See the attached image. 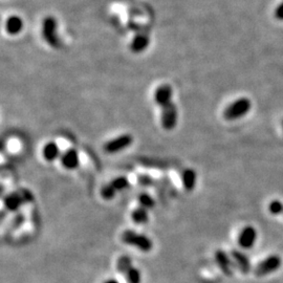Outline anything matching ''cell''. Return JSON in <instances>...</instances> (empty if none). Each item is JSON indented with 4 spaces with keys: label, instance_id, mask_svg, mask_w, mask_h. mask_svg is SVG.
Here are the masks:
<instances>
[{
    "label": "cell",
    "instance_id": "1",
    "mask_svg": "<svg viewBox=\"0 0 283 283\" xmlns=\"http://www.w3.org/2000/svg\"><path fill=\"white\" fill-rule=\"evenodd\" d=\"M252 108V102L248 98H240L231 103L223 111V118L228 121H234L248 115Z\"/></svg>",
    "mask_w": 283,
    "mask_h": 283
},
{
    "label": "cell",
    "instance_id": "2",
    "mask_svg": "<svg viewBox=\"0 0 283 283\" xmlns=\"http://www.w3.org/2000/svg\"><path fill=\"white\" fill-rule=\"evenodd\" d=\"M122 240L124 243L134 245L142 252H149L152 250L153 243L146 235L138 234L132 230H126L122 234Z\"/></svg>",
    "mask_w": 283,
    "mask_h": 283
},
{
    "label": "cell",
    "instance_id": "3",
    "mask_svg": "<svg viewBox=\"0 0 283 283\" xmlns=\"http://www.w3.org/2000/svg\"><path fill=\"white\" fill-rule=\"evenodd\" d=\"M42 37L43 39L47 42L48 45L54 48L61 47L62 43L58 34H57V20L54 17L48 16L43 20Z\"/></svg>",
    "mask_w": 283,
    "mask_h": 283
},
{
    "label": "cell",
    "instance_id": "4",
    "mask_svg": "<svg viewBox=\"0 0 283 283\" xmlns=\"http://www.w3.org/2000/svg\"><path fill=\"white\" fill-rule=\"evenodd\" d=\"M33 200V195L28 190H22L20 192H13L4 197V206L6 209L12 212L17 211L24 203Z\"/></svg>",
    "mask_w": 283,
    "mask_h": 283
},
{
    "label": "cell",
    "instance_id": "5",
    "mask_svg": "<svg viewBox=\"0 0 283 283\" xmlns=\"http://www.w3.org/2000/svg\"><path fill=\"white\" fill-rule=\"evenodd\" d=\"M178 117L179 110L175 104L170 103L169 105L163 107L161 117L163 128L166 130H172L178 123Z\"/></svg>",
    "mask_w": 283,
    "mask_h": 283
},
{
    "label": "cell",
    "instance_id": "6",
    "mask_svg": "<svg viewBox=\"0 0 283 283\" xmlns=\"http://www.w3.org/2000/svg\"><path fill=\"white\" fill-rule=\"evenodd\" d=\"M134 142V137L130 134H122L113 140L107 142L104 146V150L107 153H117L126 148H128Z\"/></svg>",
    "mask_w": 283,
    "mask_h": 283
},
{
    "label": "cell",
    "instance_id": "7",
    "mask_svg": "<svg viewBox=\"0 0 283 283\" xmlns=\"http://www.w3.org/2000/svg\"><path fill=\"white\" fill-rule=\"evenodd\" d=\"M282 260L279 256L272 255L268 257L267 259H264L262 262H260L255 268V274L257 276H266L270 273L275 272L281 267Z\"/></svg>",
    "mask_w": 283,
    "mask_h": 283
},
{
    "label": "cell",
    "instance_id": "8",
    "mask_svg": "<svg viewBox=\"0 0 283 283\" xmlns=\"http://www.w3.org/2000/svg\"><path fill=\"white\" fill-rule=\"evenodd\" d=\"M257 239V232L255 228L251 225L245 226V228L242 229L238 237V243L243 249H251L254 247V244L256 242Z\"/></svg>",
    "mask_w": 283,
    "mask_h": 283
},
{
    "label": "cell",
    "instance_id": "9",
    "mask_svg": "<svg viewBox=\"0 0 283 283\" xmlns=\"http://www.w3.org/2000/svg\"><path fill=\"white\" fill-rule=\"evenodd\" d=\"M172 87L168 84H163L156 88L154 93L155 103L161 106L162 108L170 103H172Z\"/></svg>",
    "mask_w": 283,
    "mask_h": 283
},
{
    "label": "cell",
    "instance_id": "10",
    "mask_svg": "<svg viewBox=\"0 0 283 283\" xmlns=\"http://www.w3.org/2000/svg\"><path fill=\"white\" fill-rule=\"evenodd\" d=\"M61 163L67 170H74L80 165V156L75 149H68L61 155Z\"/></svg>",
    "mask_w": 283,
    "mask_h": 283
},
{
    "label": "cell",
    "instance_id": "11",
    "mask_svg": "<svg viewBox=\"0 0 283 283\" xmlns=\"http://www.w3.org/2000/svg\"><path fill=\"white\" fill-rule=\"evenodd\" d=\"M149 42H150L149 37L146 34L140 33L135 35L130 43L131 52L135 54H140L144 52V50H146V48L148 47Z\"/></svg>",
    "mask_w": 283,
    "mask_h": 283
},
{
    "label": "cell",
    "instance_id": "12",
    "mask_svg": "<svg viewBox=\"0 0 283 283\" xmlns=\"http://www.w3.org/2000/svg\"><path fill=\"white\" fill-rule=\"evenodd\" d=\"M5 30L6 33L15 36L18 35L23 29V21L19 16H11L5 21Z\"/></svg>",
    "mask_w": 283,
    "mask_h": 283
},
{
    "label": "cell",
    "instance_id": "13",
    "mask_svg": "<svg viewBox=\"0 0 283 283\" xmlns=\"http://www.w3.org/2000/svg\"><path fill=\"white\" fill-rule=\"evenodd\" d=\"M215 259L218 264V267L220 269L223 270V273L226 276H232L233 270H232V266H231V261L229 259L228 255H226L223 250H218L215 253Z\"/></svg>",
    "mask_w": 283,
    "mask_h": 283
},
{
    "label": "cell",
    "instance_id": "14",
    "mask_svg": "<svg viewBox=\"0 0 283 283\" xmlns=\"http://www.w3.org/2000/svg\"><path fill=\"white\" fill-rule=\"evenodd\" d=\"M42 154L44 159H45L47 162L56 161L61 154L58 144H57L56 142H48L45 146L43 147Z\"/></svg>",
    "mask_w": 283,
    "mask_h": 283
},
{
    "label": "cell",
    "instance_id": "15",
    "mask_svg": "<svg viewBox=\"0 0 283 283\" xmlns=\"http://www.w3.org/2000/svg\"><path fill=\"white\" fill-rule=\"evenodd\" d=\"M182 185H184L187 191H193L195 186H196L197 175L195 170L193 169H186L181 175Z\"/></svg>",
    "mask_w": 283,
    "mask_h": 283
},
{
    "label": "cell",
    "instance_id": "16",
    "mask_svg": "<svg viewBox=\"0 0 283 283\" xmlns=\"http://www.w3.org/2000/svg\"><path fill=\"white\" fill-rule=\"evenodd\" d=\"M232 256L234 258V260L236 261L237 267L239 269L241 270L243 274H248L251 269V264L249 258L245 256L243 253L239 251H232Z\"/></svg>",
    "mask_w": 283,
    "mask_h": 283
},
{
    "label": "cell",
    "instance_id": "17",
    "mask_svg": "<svg viewBox=\"0 0 283 283\" xmlns=\"http://www.w3.org/2000/svg\"><path fill=\"white\" fill-rule=\"evenodd\" d=\"M131 219L136 224H146L149 220L147 209L143 207H138L131 213Z\"/></svg>",
    "mask_w": 283,
    "mask_h": 283
},
{
    "label": "cell",
    "instance_id": "18",
    "mask_svg": "<svg viewBox=\"0 0 283 283\" xmlns=\"http://www.w3.org/2000/svg\"><path fill=\"white\" fill-rule=\"evenodd\" d=\"M132 268V260L129 256H122L117 262V268L119 273L125 274Z\"/></svg>",
    "mask_w": 283,
    "mask_h": 283
},
{
    "label": "cell",
    "instance_id": "19",
    "mask_svg": "<svg viewBox=\"0 0 283 283\" xmlns=\"http://www.w3.org/2000/svg\"><path fill=\"white\" fill-rule=\"evenodd\" d=\"M138 203H140V206L145 208V209H152L155 206V200L153 197L151 196L148 193H141L138 195Z\"/></svg>",
    "mask_w": 283,
    "mask_h": 283
},
{
    "label": "cell",
    "instance_id": "20",
    "mask_svg": "<svg viewBox=\"0 0 283 283\" xmlns=\"http://www.w3.org/2000/svg\"><path fill=\"white\" fill-rule=\"evenodd\" d=\"M110 184L117 191H123L129 187V180L125 176H119V178L113 179Z\"/></svg>",
    "mask_w": 283,
    "mask_h": 283
},
{
    "label": "cell",
    "instance_id": "21",
    "mask_svg": "<svg viewBox=\"0 0 283 283\" xmlns=\"http://www.w3.org/2000/svg\"><path fill=\"white\" fill-rule=\"evenodd\" d=\"M116 193H117V190L111 186V184L105 185L102 188V190H101V195H102V197L106 200H110L115 198Z\"/></svg>",
    "mask_w": 283,
    "mask_h": 283
},
{
    "label": "cell",
    "instance_id": "22",
    "mask_svg": "<svg viewBox=\"0 0 283 283\" xmlns=\"http://www.w3.org/2000/svg\"><path fill=\"white\" fill-rule=\"evenodd\" d=\"M126 276H127L129 283H141V273L136 268L132 267L128 272L126 273Z\"/></svg>",
    "mask_w": 283,
    "mask_h": 283
},
{
    "label": "cell",
    "instance_id": "23",
    "mask_svg": "<svg viewBox=\"0 0 283 283\" xmlns=\"http://www.w3.org/2000/svg\"><path fill=\"white\" fill-rule=\"evenodd\" d=\"M138 181H140V184L143 185V186H147V185H150L151 182H152V179H151L150 178H148V176H140V179H138Z\"/></svg>",
    "mask_w": 283,
    "mask_h": 283
},
{
    "label": "cell",
    "instance_id": "24",
    "mask_svg": "<svg viewBox=\"0 0 283 283\" xmlns=\"http://www.w3.org/2000/svg\"><path fill=\"white\" fill-rule=\"evenodd\" d=\"M276 17L282 20L283 19V2L279 5V8L276 10Z\"/></svg>",
    "mask_w": 283,
    "mask_h": 283
},
{
    "label": "cell",
    "instance_id": "25",
    "mask_svg": "<svg viewBox=\"0 0 283 283\" xmlns=\"http://www.w3.org/2000/svg\"><path fill=\"white\" fill-rule=\"evenodd\" d=\"M105 283H119V282L115 279H110V280H107Z\"/></svg>",
    "mask_w": 283,
    "mask_h": 283
},
{
    "label": "cell",
    "instance_id": "26",
    "mask_svg": "<svg viewBox=\"0 0 283 283\" xmlns=\"http://www.w3.org/2000/svg\"><path fill=\"white\" fill-rule=\"evenodd\" d=\"M280 215H283V207H282V209H281V212H280Z\"/></svg>",
    "mask_w": 283,
    "mask_h": 283
},
{
    "label": "cell",
    "instance_id": "27",
    "mask_svg": "<svg viewBox=\"0 0 283 283\" xmlns=\"http://www.w3.org/2000/svg\"><path fill=\"white\" fill-rule=\"evenodd\" d=\"M282 127H283V121H282Z\"/></svg>",
    "mask_w": 283,
    "mask_h": 283
}]
</instances>
